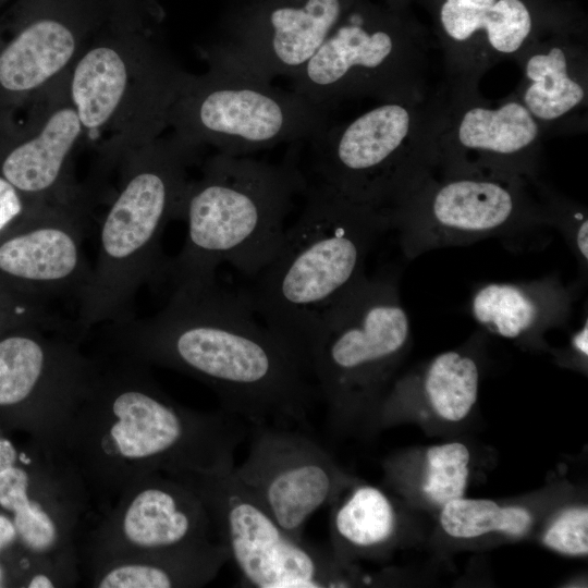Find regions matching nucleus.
<instances>
[{
  "label": "nucleus",
  "mask_w": 588,
  "mask_h": 588,
  "mask_svg": "<svg viewBox=\"0 0 588 588\" xmlns=\"http://www.w3.org/2000/svg\"><path fill=\"white\" fill-rule=\"evenodd\" d=\"M216 277L171 283L157 314L107 324L109 351L194 378L249 427L307 426L320 397L306 362Z\"/></svg>",
  "instance_id": "obj_1"
},
{
  "label": "nucleus",
  "mask_w": 588,
  "mask_h": 588,
  "mask_svg": "<svg viewBox=\"0 0 588 588\" xmlns=\"http://www.w3.org/2000/svg\"><path fill=\"white\" fill-rule=\"evenodd\" d=\"M64 419L52 453L83 481L99 513L132 482L154 473L218 474L234 468L249 427L222 408L204 413L169 396L147 365L97 357Z\"/></svg>",
  "instance_id": "obj_2"
},
{
  "label": "nucleus",
  "mask_w": 588,
  "mask_h": 588,
  "mask_svg": "<svg viewBox=\"0 0 588 588\" xmlns=\"http://www.w3.org/2000/svg\"><path fill=\"white\" fill-rule=\"evenodd\" d=\"M304 196V209L278 253L243 292L259 318L306 362L317 327L366 277L367 257L391 223L388 213L322 183L308 181Z\"/></svg>",
  "instance_id": "obj_3"
},
{
  "label": "nucleus",
  "mask_w": 588,
  "mask_h": 588,
  "mask_svg": "<svg viewBox=\"0 0 588 588\" xmlns=\"http://www.w3.org/2000/svg\"><path fill=\"white\" fill-rule=\"evenodd\" d=\"M307 185L294 146L280 163L217 151L185 186L176 219L186 222V237L161 277L171 283L212 278L229 264L254 279L281 247L285 219Z\"/></svg>",
  "instance_id": "obj_4"
},
{
  "label": "nucleus",
  "mask_w": 588,
  "mask_h": 588,
  "mask_svg": "<svg viewBox=\"0 0 588 588\" xmlns=\"http://www.w3.org/2000/svg\"><path fill=\"white\" fill-rule=\"evenodd\" d=\"M200 151L172 132L120 161L118 188L99 225L96 264L77 302L73 329L78 340L95 326L133 319L137 292L161 277V236L176 219L187 170Z\"/></svg>",
  "instance_id": "obj_5"
},
{
  "label": "nucleus",
  "mask_w": 588,
  "mask_h": 588,
  "mask_svg": "<svg viewBox=\"0 0 588 588\" xmlns=\"http://www.w3.org/2000/svg\"><path fill=\"white\" fill-rule=\"evenodd\" d=\"M191 75L161 39L132 26L115 25L91 39L65 89L83 140L102 139L97 174L117 169L130 150L161 136Z\"/></svg>",
  "instance_id": "obj_6"
},
{
  "label": "nucleus",
  "mask_w": 588,
  "mask_h": 588,
  "mask_svg": "<svg viewBox=\"0 0 588 588\" xmlns=\"http://www.w3.org/2000/svg\"><path fill=\"white\" fill-rule=\"evenodd\" d=\"M444 103L441 84L426 98L378 101L347 122L328 125L308 140L315 182L389 216L437 172Z\"/></svg>",
  "instance_id": "obj_7"
},
{
  "label": "nucleus",
  "mask_w": 588,
  "mask_h": 588,
  "mask_svg": "<svg viewBox=\"0 0 588 588\" xmlns=\"http://www.w3.org/2000/svg\"><path fill=\"white\" fill-rule=\"evenodd\" d=\"M409 341V316L392 273L366 275L323 317L305 359L334 428L381 404Z\"/></svg>",
  "instance_id": "obj_8"
},
{
  "label": "nucleus",
  "mask_w": 588,
  "mask_h": 588,
  "mask_svg": "<svg viewBox=\"0 0 588 588\" xmlns=\"http://www.w3.org/2000/svg\"><path fill=\"white\" fill-rule=\"evenodd\" d=\"M431 47L392 15L358 0L291 79L292 90L331 110L345 100L421 99Z\"/></svg>",
  "instance_id": "obj_9"
},
{
  "label": "nucleus",
  "mask_w": 588,
  "mask_h": 588,
  "mask_svg": "<svg viewBox=\"0 0 588 588\" xmlns=\"http://www.w3.org/2000/svg\"><path fill=\"white\" fill-rule=\"evenodd\" d=\"M329 114L292 89L209 65L205 74L191 75L171 110L169 126L197 148L247 156L311 139L330 125Z\"/></svg>",
  "instance_id": "obj_10"
},
{
  "label": "nucleus",
  "mask_w": 588,
  "mask_h": 588,
  "mask_svg": "<svg viewBox=\"0 0 588 588\" xmlns=\"http://www.w3.org/2000/svg\"><path fill=\"white\" fill-rule=\"evenodd\" d=\"M408 259L443 247L550 225L540 181L437 172L389 213Z\"/></svg>",
  "instance_id": "obj_11"
},
{
  "label": "nucleus",
  "mask_w": 588,
  "mask_h": 588,
  "mask_svg": "<svg viewBox=\"0 0 588 588\" xmlns=\"http://www.w3.org/2000/svg\"><path fill=\"white\" fill-rule=\"evenodd\" d=\"M172 476V475H171ZM203 501L217 540L253 588L348 587L346 566L332 553L289 535L232 470L174 476Z\"/></svg>",
  "instance_id": "obj_12"
},
{
  "label": "nucleus",
  "mask_w": 588,
  "mask_h": 588,
  "mask_svg": "<svg viewBox=\"0 0 588 588\" xmlns=\"http://www.w3.org/2000/svg\"><path fill=\"white\" fill-rule=\"evenodd\" d=\"M51 331L34 319L0 329V411L16 416L48 452L96 365L78 340Z\"/></svg>",
  "instance_id": "obj_13"
},
{
  "label": "nucleus",
  "mask_w": 588,
  "mask_h": 588,
  "mask_svg": "<svg viewBox=\"0 0 588 588\" xmlns=\"http://www.w3.org/2000/svg\"><path fill=\"white\" fill-rule=\"evenodd\" d=\"M217 541L197 493L174 476L154 473L132 482L99 513L84 547L78 549L79 568L86 572L113 560L194 549Z\"/></svg>",
  "instance_id": "obj_14"
},
{
  "label": "nucleus",
  "mask_w": 588,
  "mask_h": 588,
  "mask_svg": "<svg viewBox=\"0 0 588 588\" xmlns=\"http://www.w3.org/2000/svg\"><path fill=\"white\" fill-rule=\"evenodd\" d=\"M357 0H234L209 65L272 81L292 77Z\"/></svg>",
  "instance_id": "obj_15"
},
{
  "label": "nucleus",
  "mask_w": 588,
  "mask_h": 588,
  "mask_svg": "<svg viewBox=\"0 0 588 588\" xmlns=\"http://www.w3.org/2000/svg\"><path fill=\"white\" fill-rule=\"evenodd\" d=\"M444 87L438 174L539 181L546 135L513 94L494 105L479 89Z\"/></svg>",
  "instance_id": "obj_16"
},
{
  "label": "nucleus",
  "mask_w": 588,
  "mask_h": 588,
  "mask_svg": "<svg viewBox=\"0 0 588 588\" xmlns=\"http://www.w3.org/2000/svg\"><path fill=\"white\" fill-rule=\"evenodd\" d=\"M14 461L0 466V506L12 514L17 539L37 569L53 574L62 587L79 577L78 528L89 494L77 474L42 449L32 471Z\"/></svg>",
  "instance_id": "obj_17"
},
{
  "label": "nucleus",
  "mask_w": 588,
  "mask_h": 588,
  "mask_svg": "<svg viewBox=\"0 0 588 588\" xmlns=\"http://www.w3.org/2000/svg\"><path fill=\"white\" fill-rule=\"evenodd\" d=\"M250 428L248 453L234 476L292 537L350 487V479L310 436L292 427Z\"/></svg>",
  "instance_id": "obj_18"
},
{
  "label": "nucleus",
  "mask_w": 588,
  "mask_h": 588,
  "mask_svg": "<svg viewBox=\"0 0 588 588\" xmlns=\"http://www.w3.org/2000/svg\"><path fill=\"white\" fill-rule=\"evenodd\" d=\"M90 204L44 203L0 237V290L21 305L75 296L91 274L84 254Z\"/></svg>",
  "instance_id": "obj_19"
},
{
  "label": "nucleus",
  "mask_w": 588,
  "mask_h": 588,
  "mask_svg": "<svg viewBox=\"0 0 588 588\" xmlns=\"http://www.w3.org/2000/svg\"><path fill=\"white\" fill-rule=\"evenodd\" d=\"M65 81L29 105L24 123L0 114V174L33 201H90L72 179V157L84 131Z\"/></svg>",
  "instance_id": "obj_20"
},
{
  "label": "nucleus",
  "mask_w": 588,
  "mask_h": 588,
  "mask_svg": "<svg viewBox=\"0 0 588 588\" xmlns=\"http://www.w3.org/2000/svg\"><path fill=\"white\" fill-rule=\"evenodd\" d=\"M439 29L443 83L453 90L478 89L490 69L541 38L524 0H443Z\"/></svg>",
  "instance_id": "obj_21"
},
{
  "label": "nucleus",
  "mask_w": 588,
  "mask_h": 588,
  "mask_svg": "<svg viewBox=\"0 0 588 588\" xmlns=\"http://www.w3.org/2000/svg\"><path fill=\"white\" fill-rule=\"evenodd\" d=\"M95 24L69 9H47L0 37V114L32 105L63 82L91 39Z\"/></svg>",
  "instance_id": "obj_22"
},
{
  "label": "nucleus",
  "mask_w": 588,
  "mask_h": 588,
  "mask_svg": "<svg viewBox=\"0 0 588 588\" xmlns=\"http://www.w3.org/2000/svg\"><path fill=\"white\" fill-rule=\"evenodd\" d=\"M520 81L512 93L546 136L586 132L588 126V46L556 35L539 38L515 61Z\"/></svg>",
  "instance_id": "obj_23"
},
{
  "label": "nucleus",
  "mask_w": 588,
  "mask_h": 588,
  "mask_svg": "<svg viewBox=\"0 0 588 588\" xmlns=\"http://www.w3.org/2000/svg\"><path fill=\"white\" fill-rule=\"evenodd\" d=\"M574 291L555 277L529 282H491L471 295L470 314L487 331L509 340L537 338L566 322Z\"/></svg>",
  "instance_id": "obj_24"
},
{
  "label": "nucleus",
  "mask_w": 588,
  "mask_h": 588,
  "mask_svg": "<svg viewBox=\"0 0 588 588\" xmlns=\"http://www.w3.org/2000/svg\"><path fill=\"white\" fill-rule=\"evenodd\" d=\"M229 561L220 542L158 554L120 559L86 571L96 588H195L213 580Z\"/></svg>",
  "instance_id": "obj_25"
},
{
  "label": "nucleus",
  "mask_w": 588,
  "mask_h": 588,
  "mask_svg": "<svg viewBox=\"0 0 588 588\" xmlns=\"http://www.w3.org/2000/svg\"><path fill=\"white\" fill-rule=\"evenodd\" d=\"M332 555L345 564L348 553L378 550L392 541L397 526L394 506L380 489L356 485L332 503Z\"/></svg>",
  "instance_id": "obj_26"
},
{
  "label": "nucleus",
  "mask_w": 588,
  "mask_h": 588,
  "mask_svg": "<svg viewBox=\"0 0 588 588\" xmlns=\"http://www.w3.org/2000/svg\"><path fill=\"white\" fill-rule=\"evenodd\" d=\"M479 365L475 357L460 350L433 357L419 380V389L431 412L449 422L467 417L477 403Z\"/></svg>",
  "instance_id": "obj_27"
},
{
  "label": "nucleus",
  "mask_w": 588,
  "mask_h": 588,
  "mask_svg": "<svg viewBox=\"0 0 588 588\" xmlns=\"http://www.w3.org/2000/svg\"><path fill=\"white\" fill-rule=\"evenodd\" d=\"M530 513L519 506H501L483 499L451 500L442 505L440 525L453 538L471 539L490 532L522 536L531 526Z\"/></svg>",
  "instance_id": "obj_28"
},
{
  "label": "nucleus",
  "mask_w": 588,
  "mask_h": 588,
  "mask_svg": "<svg viewBox=\"0 0 588 588\" xmlns=\"http://www.w3.org/2000/svg\"><path fill=\"white\" fill-rule=\"evenodd\" d=\"M470 453L462 442L430 446L426 452V471L421 489L434 504L464 495L469 476Z\"/></svg>",
  "instance_id": "obj_29"
},
{
  "label": "nucleus",
  "mask_w": 588,
  "mask_h": 588,
  "mask_svg": "<svg viewBox=\"0 0 588 588\" xmlns=\"http://www.w3.org/2000/svg\"><path fill=\"white\" fill-rule=\"evenodd\" d=\"M550 225H555L566 236L581 267L588 261L587 210L548 191Z\"/></svg>",
  "instance_id": "obj_30"
},
{
  "label": "nucleus",
  "mask_w": 588,
  "mask_h": 588,
  "mask_svg": "<svg viewBox=\"0 0 588 588\" xmlns=\"http://www.w3.org/2000/svg\"><path fill=\"white\" fill-rule=\"evenodd\" d=\"M543 542L549 548L561 553L569 555L587 554V507L571 509L561 514L544 534Z\"/></svg>",
  "instance_id": "obj_31"
},
{
  "label": "nucleus",
  "mask_w": 588,
  "mask_h": 588,
  "mask_svg": "<svg viewBox=\"0 0 588 588\" xmlns=\"http://www.w3.org/2000/svg\"><path fill=\"white\" fill-rule=\"evenodd\" d=\"M40 204L25 197L0 174V237L22 222Z\"/></svg>",
  "instance_id": "obj_32"
},
{
  "label": "nucleus",
  "mask_w": 588,
  "mask_h": 588,
  "mask_svg": "<svg viewBox=\"0 0 588 588\" xmlns=\"http://www.w3.org/2000/svg\"><path fill=\"white\" fill-rule=\"evenodd\" d=\"M21 319L48 321L49 315L45 311L21 305L0 290V329Z\"/></svg>",
  "instance_id": "obj_33"
},
{
  "label": "nucleus",
  "mask_w": 588,
  "mask_h": 588,
  "mask_svg": "<svg viewBox=\"0 0 588 588\" xmlns=\"http://www.w3.org/2000/svg\"><path fill=\"white\" fill-rule=\"evenodd\" d=\"M17 539L13 522L7 515L0 514V551L8 548Z\"/></svg>",
  "instance_id": "obj_34"
},
{
  "label": "nucleus",
  "mask_w": 588,
  "mask_h": 588,
  "mask_svg": "<svg viewBox=\"0 0 588 588\" xmlns=\"http://www.w3.org/2000/svg\"><path fill=\"white\" fill-rule=\"evenodd\" d=\"M588 321L585 320L584 326L573 335L572 338V347L578 352L580 355L587 357V340H588Z\"/></svg>",
  "instance_id": "obj_35"
},
{
  "label": "nucleus",
  "mask_w": 588,
  "mask_h": 588,
  "mask_svg": "<svg viewBox=\"0 0 588 588\" xmlns=\"http://www.w3.org/2000/svg\"><path fill=\"white\" fill-rule=\"evenodd\" d=\"M3 583H4V572L0 565V586H2Z\"/></svg>",
  "instance_id": "obj_36"
}]
</instances>
